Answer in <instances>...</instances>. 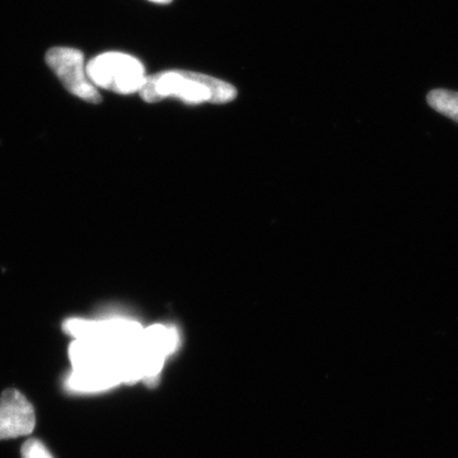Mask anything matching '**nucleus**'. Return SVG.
<instances>
[{"mask_svg":"<svg viewBox=\"0 0 458 458\" xmlns=\"http://www.w3.org/2000/svg\"><path fill=\"white\" fill-rule=\"evenodd\" d=\"M21 454H22V458H54L47 445L35 438H30L25 442Z\"/></svg>","mask_w":458,"mask_h":458,"instance_id":"7","label":"nucleus"},{"mask_svg":"<svg viewBox=\"0 0 458 458\" xmlns=\"http://www.w3.org/2000/svg\"><path fill=\"white\" fill-rule=\"evenodd\" d=\"M45 60L69 93L90 104L101 102L98 87L87 74L82 51L73 47H53L47 51Z\"/></svg>","mask_w":458,"mask_h":458,"instance_id":"3","label":"nucleus"},{"mask_svg":"<svg viewBox=\"0 0 458 458\" xmlns=\"http://www.w3.org/2000/svg\"><path fill=\"white\" fill-rule=\"evenodd\" d=\"M140 93L147 102L176 98L189 104H225L237 98V90L232 84L210 75L186 71H167L150 75Z\"/></svg>","mask_w":458,"mask_h":458,"instance_id":"1","label":"nucleus"},{"mask_svg":"<svg viewBox=\"0 0 458 458\" xmlns=\"http://www.w3.org/2000/svg\"><path fill=\"white\" fill-rule=\"evenodd\" d=\"M179 334L176 328L156 325L144 328L140 345L143 381L153 382L161 373L165 358L176 351Z\"/></svg>","mask_w":458,"mask_h":458,"instance_id":"4","label":"nucleus"},{"mask_svg":"<svg viewBox=\"0 0 458 458\" xmlns=\"http://www.w3.org/2000/svg\"><path fill=\"white\" fill-rule=\"evenodd\" d=\"M428 105L437 113L458 123V92L450 89H433L428 93Z\"/></svg>","mask_w":458,"mask_h":458,"instance_id":"6","label":"nucleus"},{"mask_svg":"<svg viewBox=\"0 0 458 458\" xmlns=\"http://www.w3.org/2000/svg\"><path fill=\"white\" fill-rule=\"evenodd\" d=\"M149 2L157 3V4H168L172 0H149Z\"/></svg>","mask_w":458,"mask_h":458,"instance_id":"8","label":"nucleus"},{"mask_svg":"<svg viewBox=\"0 0 458 458\" xmlns=\"http://www.w3.org/2000/svg\"><path fill=\"white\" fill-rule=\"evenodd\" d=\"M87 74L98 89L120 95L140 92L148 78L137 57L114 51L93 57L87 64Z\"/></svg>","mask_w":458,"mask_h":458,"instance_id":"2","label":"nucleus"},{"mask_svg":"<svg viewBox=\"0 0 458 458\" xmlns=\"http://www.w3.org/2000/svg\"><path fill=\"white\" fill-rule=\"evenodd\" d=\"M35 426V409L25 394L5 390L0 396V441L30 436Z\"/></svg>","mask_w":458,"mask_h":458,"instance_id":"5","label":"nucleus"}]
</instances>
